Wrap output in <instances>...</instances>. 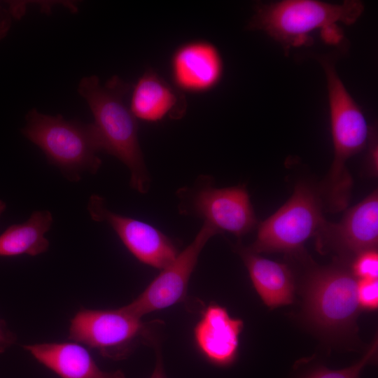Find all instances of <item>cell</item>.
<instances>
[{"label": "cell", "mask_w": 378, "mask_h": 378, "mask_svg": "<svg viewBox=\"0 0 378 378\" xmlns=\"http://www.w3.org/2000/svg\"><path fill=\"white\" fill-rule=\"evenodd\" d=\"M130 85L118 76L104 85L95 76L84 77L78 92L93 114V124L102 151L124 163L130 172V186L144 193L150 180L138 140L136 119L124 102Z\"/></svg>", "instance_id": "cell-1"}, {"label": "cell", "mask_w": 378, "mask_h": 378, "mask_svg": "<svg viewBox=\"0 0 378 378\" xmlns=\"http://www.w3.org/2000/svg\"><path fill=\"white\" fill-rule=\"evenodd\" d=\"M328 89L334 158L323 188V196L330 211L346 209L350 201L352 177L347 161L369 143L372 129L365 116L337 74L335 59L320 56Z\"/></svg>", "instance_id": "cell-2"}, {"label": "cell", "mask_w": 378, "mask_h": 378, "mask_svg": "<svg viewBox=\"0 0 378 378\" xmlns=\"http://www.w3.org/2000/svg\"><path fill=\"white\" fill-rule=\"evenodd\" d=\"M358 280L350 263L341 260L312 267L303 286L302 314L309 326L328 340L356 335V320L361 311Z\"/></svg>", "instance_id": "cell-3"}, {"label": "cell", "mask_w": 378, "mask_h": 378, "mask_svg": "<svg viewBox=\"0 0 378 378\" xmlns=\"http://www.w3.org/2000/svg\"><path fill=\"white\" fill-rule=\"evenodd\" d=\"M358 1L330 4L316 0H283L258 3L247 28L265 32L284 48L309 43V35L321 29L323 38L338 29L337 23L351 24L361 15Z\"/></svg>", "instance_id": "cell-4"}, {"label": "cell", "mask_w": 378, "mask_h": 378, "mask_svg": "<svg viewBox=\"0 0 378 378\" xmlns=\"http://www.w3.org/2000/svg\"><path fill=\"white\" fill-rule=\"evenodd\" d=\"M26 120L24 135L69 180L77 181L85 172H98L102 160L97 154L102 150L93 124L67 120L34 109Z\"/></svg>", "instance_id": "cell-5"}, {"label": "cell", "mask_w": 378, "mask_h": 378, "mask_svg": "<svg viewBox=\"0 0 378 378\" xmlns=\"http://www.w3.org/2000/svg\"><path fill=\"white\" fill-rule=\"evenodd\" d=\"M323 206L320 194L305 183H298L290 199L258 225L248 248L258 254L279 252L306 259L305 242L316 237L327 221Z\"/></svg>", "instance_id": "cell-6"}, {"label": "cell", "mask_w": 378, "mask_h": 378, "mask_svg": "<svg viewBox=\"0 0 378 378\" xmlns=\"http://www.w3.org/2000/svg\"><path fill=\"white\" fill-rule=\"evenodd\" d=\"M69 339L115 360L127 358L141 344L155 342L150 326L125 307L80 309L70 321Z\"/></svg>", "instance_id": "cell-7"}, {"label": "cell", "mask_w": 378, "mask_h": 378, "mask_svg": "<svg viewBox=\"0 0 378 378\" xmlns=\"http://www.w3.org/2000/svg\"><path fill=\"white\" fill-rule=\"evenodd\" d=\"M218 232L214 228L204 223L193 241L125 307L142 318L147 314L182 302L186 297L189 280L202 248Z\"/></svg>", "instance_id": "cell-8"}, {"label": "cell", "mask_w": 378, "mask_h": 378, "mask_svg": "<svg viewBox=\"0 0 378 378\" xmlns=\"http://www.w3.org/2000/svg\"><path fill=\"white\" fill-rule=\"evenodd\" d=\"M90 218L108 223L130 252L141 262L162 270L178 252L172 241L153 225L109 210L103 197L92 195L87 204Z\"/></svg>", "instance_id": "cell-9"}, {"label": "cell", "mask_w": 378, "mask_h": 378, "mask_svg": "<svg viewBox=\"0 0 378 378\" xmlns=\"http://www.w3.org/2000/svg\"><path fill=\"white\" fill-rule=\"evenodd\" d=\"M316 238L318 250L330 248L347 262L364 251L377 249V190L348 209L340 222L326 221Z\"/></svg>", "instance_id": "cell-10"}, {"label": "cell", "mask_w": 378, "mask_h": 378, "mask_svg": "<svg viewBox=\"0 0 378 378\" xmlns=\"http://www.w3.org/2000/svg\"><path fill=\"white\" fill-rule=\"evenodd\" d=\"M192 209L218 233L227 232L241 237L257 225L248 192L241 186L223 188L204 186L194 195Z\"/></svg>", "instance_id": "cell-11"}, {"label": "cell", "mask_w": 378, "mask_h": 378, "mask_svg": "<svg viewBox=\"0 0 378 378\" xmlns=\"http://www.w3.org/2000/svg\"><path fill=\"white\" fill-rule=\"evenodd\" d=\"M176 87L184 92L200 93L216 87L223 74L221 55L213 44L195 41L178 47L171 59Z\"/></svg>", "instance_id": "cell-12"}, {"label": "cell", "mask_w": 378, "mask_h": 378, "mask_svg": "<svg viewBox=\"0 0 378 378\" xmlns=\"http://www.w3.org/2000/svg\"><path fill=\"white\" fill-rule=\"evenodd\" d=\"M243 328L242 320L231 316L225 307L211 303L193 329L195 345L211 363L228 365L237 356Z\"/></svg>", "instance_id": "cell-13"}, {"label": "cell", "mask_w": 378, "mask_h": 378, "mask_svg": "<svg viewBox=\"0 0 378 378\" xmlns=\"http://www.w3.org/2000/svg\"><path fill=\"white\" fill-rule=\"evenodd\" d=\"M24 347L60 378H125L120 370L106 372L100 369L88 350L75 342L40 343Z\"/></svg>", "instance_id": "cell-14"}, {"label": "cell", "mask_w": 378, "mask_h": 378, "mask_svg": "<svg viewBox=\"0 0 378 378\" xmlns=\"http://www.w3.org/2000/svg\"><path fill=\"white\" fill-rule=\"evenodd\" d=\"M186 108L184 96L152 69L147 70L133 88L130 109L136 119L155 122L167 116L179 118Z\"/></svg>", "instance_id": "cell-15"}, {"label": "cell", "mask_w": 378, "mask_h": 378, "mask_svg": "<svg viewBox=\"0 0 378 378\" xmlns=\"http://www.w3.org/2000/svg\"><path fill=\"white\" fill-rule=\"evenodd\" d=\"M253 285L270 308L291 304L295 298V281L289 267L265 258L248 248L238 246Z\"/></svg>", "instance_id": "cell-16"}, {"label": "cell", "mask_w": 378, "mask_h": 378, "mask_svg": "<svg viewBox=\"0 0 378 378\" xmlns=\"http://www.w3.org/2000/svg\"><path fill=\"white\" fill-rule=\"evenodd\" d=\"M52 223V214L43 210L34 211L22 223L9 226L0 234V256H35L46 252L49 241L45 234Z\"/></svg>", "instance_id": "cell-17"}, {"label": "cell", "mask_w": 378, "mask_h": 378, "mask_svg": "<svg viewBox=\"0 0 378 378\" xmlns=\"http://www.w3.org/2000/svg\"><path fill=\"white\" fill-rule=\"evenodd\" d=\"M378 349L377 337H374L363 356L354 365L340 370H330L318 367L312 370L303 378H360L362 370L377 356Z\"/></svg>", "instance_id": "cell-18"}, {"label": "cell", "mask_w": 378, "mask_h": 378, "mask_svg": "<svg viewBox=\"0 0 378 378\" xmlns=\"http://www.w3.org/2000/svg\"><path fill=\"white\" fill-rule=\"evenodd\" d=\"M350 267L358 279H378L377 249L364 251L358 254L354 258Z\"/></svg>", "instance_id": "cell-19"}, {"label": "cell", "mask_w": 378, "mask_h": 378, "mask_svg": "<svg viewBox=\"0 0 378 378\" xmlns=\"http://www.w3.org/2000/svg\"><path fill=\"white\" fill-rule=\"evenodd\" d=\"M357 298L361 310L377 309L378 307V279H358Z\"/></svg>", "instance_id": "cell-20"}, {"label": "cell", "mask_w": 378, "mask_h": 378, "mask_svg": "<svg viewBox=\"0 0 378 378\" xmlns=\"http://www.w3.org/2000/svg\"><path fill=\"white\" fill-rule=\"evenodd\" d=\"M15 335L0 323V354L15 342Z\"/></svg>", "instance_id": "cell-21"}, {"label": "cell", "mask_w": 378, "mask_h": 378, "mask_svg": "<svg viewBox=\"0 0 378 378\" xmlns=\"http://www.w3.org/2000/svg\"><path fill=\"white\" fill-rule=\"evenodd\" d=\"M156 356L155 367L150 378H167L163 367L162 356L159 349L157 350Z\"/></svg>", "instance_id": "cell-22"}, {"label": "cell", "mask_w": 378, "mask_h": 378, "mask_svg": "<svg viewBox=\"0 0 378 378\" xmlns=\"http://www.w3.org/2000/svg\"><path fill=\"white\" fill-rule=\"evenodd\" d=\"M6 208V203L4 201L0 200V216L5 211Z\"/></svg>", "instance_id": "cell-23"}]
</instances>
